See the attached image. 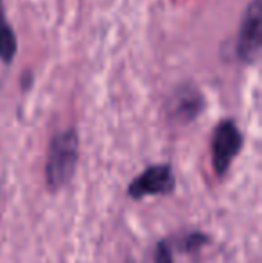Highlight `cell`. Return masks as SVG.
I'll list each match as a JSON object with an SVG mask.
<instances>
[{"instance_id": "6da1fadb", "label": "cell", "mask_w": 262, "mask_h": 263, "mask_svg": "<svg viewBox=\"0 0 262 263\" xmlns=\"http://www.w3.org/2000/svg\"><path fill=\"white\" fill-rule=\"evenodd\" d=\"M79 158V138L76 129L61 131L50 140L45 161V181L50 190L65 186L74 177Z\"/></svg>"}, {"instance_id": "7a4b0ae2", "label": "cell", "mask_w": 262, "mask_h": 263, "mask_svg": "<svg viewBox=\"0 0 262 263\" xmlns=\"http://www.w3.org/2000/svg\"><path fill=\"white\" fill-rule=\"evenodd\" d=\"M262 0H252L246 6L242 14L241 27H239L237 43H235V55L244 65H253L260 58V45H262Z\"/></svg>"}, {"instance_id": "3957f363", "label": "cell", "mask_w": 262, "mask_h": 263, "mask_svg": "<svg viewBox=\"0 0 262 263\" xmlns=\"http://www.w3.org/2000/svg\"><path fill=\"white\" fill-rule=\"evenodd\" d=\"M242 147V133L234 120H221L212 135V163L217 176L226 174Z\"/></svg>"}, {"instance_id": "277c9868", "label": "cell", "mask_w": 262, "mask_h": 263, "mask_svg": "<svg viewBox=\"0 0 262 263\" xmlns=\"http://www.w3.org/2000/svg\"><path fill=\"white\" fill-rule=\"evenodd\" d=\"M174 188V176L169 165H153L146 168L128 188V195L142 199L147 195L171 194Z\"/></svg>"}, {"instance_id": "5b68a950", "label": "cell", "mask_w": 262, "mask_h": 263, "mask_svg": "<svg viewBox=\"0 0 262 263\" xmlns=\"http://www.w3.org/2000/svg\"><path fill=\"white\" fill-rule=\"evenodd\" d=\"M203 106H205V99L199 93V90H196L193 84H183L176 88L174 95L169 101V113L176 120L189 122L201 113Z\"/></svg>"}, {"instance_id": "8992f818", "label": "cell", "mask_w": 262, "mask_h": 263, "mask_svg": "<svg viewBox=\"0 0 262 263\" xmlns=\"http://www.w3.org/2000/svg\"><path fill=\"white\" fill-rule=\"evenodd\" d=\"M16 50H18L16 32H14V29L7 22L6 9H4L2 0H0V61L6 63V65L13 63Z\"/></svg>"}, {"instance_id": "52a82bcc", "label": "cell", "mask_w": 262, "mask_h": 263, "mask_svg": "<svg viewBox=\"0 0 262 263\" xmlns=\"http://www.w3.org/2000/svg\"><path fill=\"white\" fill-rule=\"evenodd\" d=\"M154 263H172V254L169 251L167 243L160 242L156 246V253H154Z\"/></svg>"}]
</instances>
